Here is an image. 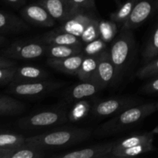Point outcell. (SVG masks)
Wrapping results in <instances>:
<instances>
[{"mask_svg": "<svg viewBox=\"0 0 158 158\" xmlns=\"http://www.w3.org/2000/svg\"><path fill=\"white\" fill-rule=\"evenodd\" d=\"M158 110V102H150L131 106L97 127V137H109L134 127L143 119Z\"/></svg>", "mask_w": 158, "mask_h": 158, "instance_id": "obj_1", "label": "cell"}, {"mask_svg": "<svg viewBox=\"0 0 158 158\" xmlns=\"http://www.w3.org/2000/svg\"><path fill=\"white\" fill-rule=\"evenodd\" d=\"M91 135V130L73 127L26 137V144L46 151L81 143L87 140Z\"/></svg>", "mask_w": 158, "mask_h": 158, "instance_id": "obj_2", "label": "cell"}, {"mask_svg": "<svg viewBox=\"0 0 158 158\" xmlns=\"http://www.w3.org/2000/svg\"><path fill=\"white\" fill-rule=\"evenodd\" d=\"M136 42L133 30L121 29L120 34L112 41L110 55L116 69V85L122 80L135 53Z\"/></svg>", "mask_w": 158, "mask_h": 158, "instance_id": "obj_3", "label": "cell"}, {"mask_svg": "<svg viewBox=\"0 0 158 158\" xmlns=\"http://www.w3.org/2000/svg\"><path fill=\"white\" fill-rule=\"evenodd\" d=\"M154 134L152 132L129 136L115 141L113 148L112 157H136L154 150L153 141Z\"/></svg>", "mask_w": 158, "mask_h": 158, "instance_id": "obj_4", "label": "cell"}, {"mask_svg": "<svg viewBox=\"0 0 158 158\" xmlns=\"http://www.w3.org/2000/svg\"><path fill=\"white\" fill-rule=\"evenodd\" d=\"M69 120L68 113L63 109H52L40 111L22 117L17 124L23 130H38L56 126Z\"/></svg>", "mask_w": 158, "mask_h": 158, "instance_id": "obj_5", "label": "cell"}, {"mask_svg": "<svg viewBox=\"0 0 158 158\" xmlns=\"http://www.w3.org/2000/svg\"><path fill=\"white\" fill-rule=\"evenodd\" d=\"M140 100L134 97H121L99 101L91 109L93 115L97 117L115 116L125 110L140 104Z\"/></svg>", "mask_w": 158, "mask_h": 158, "instance_id": "obj_6", "label": "cell"}, {"mask_svg": "<svg viewBox=\"0 0 158 158\" xmlns=\"http://www.w3.org/2000/svg\"><path fill=\"white\" fill-rule=\"evenodd\" d=\"M46 44L40 41H18L2 52L3 56L11 60H32L45 55Z\"/></svg>", "mask_w": 158, "mask_h": 158, "instance_id": "obj_7", "label": "cell"}, {"mask_svg": "<svg viewBox=\"0 0 158 158\" xmlns=\"http://www.w3.org/2000/svg\"><path fill=\"white\" fill-rule=\"evenodd\" d=\"M64 85V82L46 80L32 83H11L9 92L22 97H38L56 91Z\"/></svg>", "mask_w": 158, "mask_h": 158, "instance_id": "obj_8", "label": "cell"}, {"mask_svg": "<svg viewBox=\"0 0 158 158\" xmlns=\"http://www.w3.org/2000/svg\"><path fill=\"white\" fill-rule=\"evenodd\" d=\"M98 19L99 17L96 14V9L77 8L72 15L63 22V25L58 28V29L73 34L80 38L88 25Z\"/></svg>", "mask_w": 158, "mask_h": 158, "instance_id": "obj_9", "label": "cell"}, {"mask_svg": "<svg viewBox=\"0 0 158 158\" xmlns=\"http://www.w3.org/2000/svg\"><path fill=\"white\" fill-rule=\"evenodd\" d=\"M158 8V0H137L121 29H133L143 24Z\"/></svg>", "mask_w": 158, "mask_h": 158, "instance_id": "obj_10", "label": "cell"}, {"mask_svg": "<svg viewBox=\"0 0 158 158\" xmlns=\"http://www.w3.org/2000/svg\"><path fill=\"white\" fill-rule=\"evenodd\" d=\"M23 19L34 26L52 27L56 20L42 5L37 3L28 5L20 11Z\"/></svg>", "mask_w": 158, "mask_h": 158, "instance_id": "obj_11", "label": "cell"}, {"mask_svg": "<svg viewBox=\"0 0 158 158\" xmlns=\"http://www.w3.org/2000/svg\"><path fill=\"white\" fill-rule=\"evenodd\" d=\"M116 69L110 55V51L105 49L99 57L95 83L102 89L116 85Z\"/></svg>", "mask_w": 158, "mask_h": 158, "instance_id": "obj_12", "label": "cell"}, {"mask_svg": "<svg viewBox=\"0 0 158 158\" xmlns=\"http://www.w3.org/2000/svg\"><path fill=\"white\" fill-rule=\"evenodd\" d=\"M115 141L109 142L94 145L90 148L56 154L52 157L56 158H110L112 157L111 153Z\"/></svg>", "mask_w": 158, "mask_h": 158, "instance_id": "obj_13", "label": "cell"}, {"mask_svg": "<svg viewBox=\"0 0 158 158\" xmlns=\"http://www.w3.org/2000/svg\"><path fill=\"white\" fill-rule=\"evenodd\" d=\"M38 3L46 8L56 21L61 23L67 19L77 9L70 0H39Z\"/></svg>", "mask_w": 158, "mask_h": 158, "instance_id": "obj_14", "label": "cell"}, {"mask_svg": "<svg viewBox=\"0 0 158 158\" xmlns=\"http://www.w3.org/2000/svg\"><path fill=\"white\" fill-rule=\"evenodd\" d=\"M84 56V54L82 52L66 58H49L46 61V63L48 66L56 70L66 74L77 76Z\"/></svg>", "mask_w": 158, "mask_h": 158, "instance_id": "obj_15", "label": "cell"}, {"mask_svg": "<svg viewBox=\"0 0 158 158\" xmlns=\"http://www.w3.org/2000/svg\"><path fill=\"white\" fill-rule=\"evenodd\" d=\"M49 77V74L44 70L37 66H23L17 67L12 83H25L46 80Z\"/></svg>", "mask_w": 158, "mask_h": 158, "instance_id": "obj_16", "label": "cell"}, {"mask_svg": "<svg viewBox=\"0 0 158 158\" xmlns=\"http://www.w3.org/2000/svg\"><path fill=\"white\" fill-rule=\"evenodd\" d=\"M40 42L46 45H68V46H82L81 40L77 35L64 31L52 30L47 32L40 38Z\"/></svg>", "mask_w": 158, "mask_h": 158, "instance_id": "obj_17", "label": "cell"}, {"mask_svg": "<svg viewBox=\"0 0 158 158\" xmlns=\"http://www.w3.org/2000/svg\"><path fill=\"white\" fill-rule=\"evenodd\" d=\"M102 88L95 82H83L72 86L68 91L66 98L70 101L80 100L86 97H91L102 90Z\"/></svg>", "mask_w": 158, "mask_h": 158, "instance_id": "obj_18", "label": "cell"}, {"mask_svg": "<svg viewBox=\"0 0 158 158\" xmlns=\"http://www.w3.org/2000/svg\"><path fill=\"white\" fill-rule=\"evenodd\" d=\"M28 25L19 17L7 12H0V32H19L28 29Z\"/></svg>", "mask_w": 158, "mask_h": 158, "instance_id": "obj_19", "label": "cell"}, {"mask_svg": "<svg viewBox=\"0 0 158 158\" xmlns=\"http://www.w3.org/2000/svg\"><path fill=\"white\" fill-rule=\"evenodd\" d=\"M99 56H85L77 76L80 81L95 82Z\"/></svg>", "mask_w": 158, "mask_h": 158, "instance_id": "obj_20", "label": "cell"}, {"mask_svg": "<svg viewBox=\"0 0 158 158\" xmlns=\"http://www.w3.org/2000/svg\"><path fill=\"white\" fill-rule=\"evenodd\" d=\"M83 52L82 46H68V45H46L45 55L49 58L61 59L75 56Z\"/></svg>", "mask_w": 158, "mask_h": 158, "instance_id": "obj_21", "label": "cell"}, {"mask_svg": "<svg viewBox=\"0 0 158 158\" xmlns=\"http://www.w3.org/2000/svg\"><path fill=\"white\" fill-rule=\"evenodd\" d=\"M26 106L19 100L0 94V116H15L22 114Z\"/></svg>", "mask_w": 158, "mask_h": 158, "instance_id": "obj_22", "label": "cell"}, {"mask_svg": "<svg viewBox=\"0 0 158 158\" xmlns=\"http://www.w3.org/2000/svg\"><path fill=\"white\" fill-rule=\"evenodd\" d=\"M44 151L25 144L19 148L7 149L3 158H42L45 157Z\"/></svg>", "mask_w": 158, "mask_h": 158, "instance_id": "obj_23", "label": "cell"}, {"mask_svg": "<svg viewBox=\"0 0 158 158\" xmlns=\"http://www.w3.org/2000/svg\"><path fill=\"white\" fill-rule=\"evenodd\" d=\"M26 144V137L14 133H0V148L12 149Z\"/></svg>", "mask_w": 158, "mask_h": 158, "instance_id": "obj_24", "label": "cell"}, {"mask_svg": "<svg viewBox=\"0 0 158 158\" xmlns=\"http://www.w3.org/2000/svg\"><path fill=\"white\" fill-rule=\"evenodd\" d=\"M137 0H127L110 15V19L123 25L131 15Z\"/></svg>", "mask_w": 158, "mask_h": 158, "instance_id": "obj_25", "label": "cell"}, {"mask_svg": "<svg viewBox=\"0 0 158 158\" xmlns=\"http://www.w3.org/2000/svg\"><path fill=\"white\" fill-rule=\"evenodd\" d=\"M99 32L100 38L106 43L112 42L115 39L117 33V23L113 20H103L99 21Z\"/></svg>", "mask_w": 158, "mask_h": 158, "instance_id": "obj_26", "label": "cell"}, {"mask_svg": "<svg viewBox=\"0 0 158 158\" xmlns=\"http://www.w3.org/2000/svg\"><path fill=\"white\" fill-rule=\"evenodd\" d=\"M91 110V106L87 101L81 100L76 103L70 112L68 114V118L70 121H79L85 118Z\"/></svg>", "mask_w": 158, "mask_h": 158, "instance_id": "obj_27", "label": "cell"}, {"mask_svg": "<svg viewBox=\"0 0 158 158\" xmlns=\"http://www.w3.org/2000/svg\"><path fill=\"white\" fill-rule=\"evenodd\" d=\"M157 56H158V25L148 40L143 52V60L147 63L154 60Z\"/></svg>", "mask_w": 158, "mask_h": 158, "instance_id": "obj_28", "label": "cell"}, {"mask_svg": "<svg viewBox=\"0 0 158 158\" xmlns=\"http://www.w3.org/2000/svg\"><path fill=\"white\" fill-rule=\"evenodd\" d=\"M106 48V43L103 41L101 38L86 43L84 47H83V53L84 56H99L101 54Z\"/></svg>", "mask_w": 158, "mask_h": 158, "instance_id": "obj_29", "label": "cell"}, {"mask_svg": "<svg viewBox=\"0 0 158 158\" xmlns=\"http://www.w3.org/2000/svg\"><path fill=\"white\" fill-rule=\"evenodd\" d=\"M99 21L100 19L94 20L89 23L87 27L83 31V34L80 36V40L85 43H89L91 41L100 38V32H99Z\"/></svg>", "mask_w": 158, "mask_h": 158, "instance_id": "obj_30", "label": "cell"}, {"mask_svg": "<svg viewBox=\"0 0 158 158\" xmlns=\"http://www.w3.org/2000/svg\"><path fill=\"white\" fill-rule=\"evenodd\" d=\"M156 75H158V58L148 62L136 74L139 79H147Z\"/></svg>", "mask_w": 158, "mask_h": 158, "instance_id": "obj_31", "label": "cell"}, {"mask_svg": "<svg viewBox=\"0 0 158 158\" xmlns=\"http://www.w3.org/2000/svg\"><path fill=\"white\" fill-rule=\"evenodd\" d=\"M16 66L0 68V85L12 83L15 75Z\"/></svg>", "mask_w": 158, "mask_h": 158, "instance_id": "obj_32", "label": "cell"}, {"mask_svg": "<svg viewBox=\"0 0 158 158\" xmlns=\"http://www.w3.org/2000/svg\"><path fill=\"white\" fill-rule=\"evenodd\" d=\"M75 8L85 9H96L95 0H70Z\"/></svg>", "mask_w": 158, "mask_h": 158, "instance_id": "obj_33", "label": "cell"}, {"mask_svg": "<svg viewBox=\"0 0 158 158\" xmlns=\"http://www.w3.org/2000/svg\"><path fill=\"white\" fill-rule=\"evenodd\" d=\"M140 92L144 94H153L158 93V78L154 79L149 83L145 84L140 89Z\"/></svg>", "mask_w": 158, "mask_h": 158, "instance_id": "obj_34", "label": "cell"}, {"mask_svg": "<svg viewBox=\"0 0 158 158\" xmlns=\"http://www.w3.org/2000/svg\"><path fill=\"white\" fill-rule=\"evenodd\" d=\"M15 63L12 61L11 59L7 58L6 56H0V68L11 67V66H15Z\"/></svg>", "mask_w": 158, "mask_h": 158, "instance_id": "obj_35", "label": "cell"}, {"mask_svg": "<svg viewBox=\"0 0 158 158\" xmlns=\"http://www.w3.org/2000/svg\"><path fill=\"white\" fill-rule=\"evenodd\" d=\"M5 1L9 3V4L15 6V7H19V6L24 5L25 2H26L25 0H5Z\"/></svg>", "mask_w": 158, "mask_h": 158, "instance_id": "obj_36", "label": "cell"}, {"mask_svg": "<svg viewBox=\"0 0 158 158\" xmlns=\"http://www.w3.org/2000/svg\"><path fill=\"white\" fill-rule=\"evenodd\" d=\"M7 149H5V148H0V158H3L5 153L6 152Z\"/></svg>", "mask_w": 158, "mask_h": 158, "instance_id": "obj_37", "label": "cell"}, {"mask_svg": "<svg viewBox=\"0 0 158 158\" xmlns=\"http://www.w3.org/2000/svg\"><path fill=\"white\" fill-rule=\"evenodd\" d=\"M6 41H7V40H6V37H4L3 35H0V45L3 44V43H6Z\"/></svg>", "mask_w": 158, "mask_h": 158, "instance_id": "obj_38", "label": "cell"}, {"mask_svg": "<svg viewBox=\"0 0 158 158\" xmlns=\"http://www.w3.org/2000/svg\"><path fill=\"white\" fill-rule=\"evenodd\" d=\"M151 132L153 133V134H154V135H155V134H158V125L157 127H156L155 128H154V130H153L152 131H151Z\"/></svg>", "mask_w": 158, "mask_h": 158, "instance_id": "obj_39", "label": "cell"}]
</instances>
